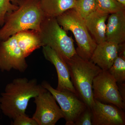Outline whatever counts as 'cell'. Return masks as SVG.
I'll list each match as a JSON object with an SVG mask.
<instances>
[{
  "label": "cell",
  "mask_w": 125,
  "mask_h": 125,
  "mask_svg": "<svg viewBox=\"0 0 125 125\" xmlns=\"http://www.w3.org/2000/svg\"><path fill=\"white\" fill-rule=\"evenodd\" d=\"M46 17L56 18L70 9H74L76 0H40Z\"/></svg>",
  "instance_id": "16"
},
{
  "label": "cell",
  "mask_w": 125,
  "mask_h": 125,
  "mask_svg": "<svg viewBox=\"0 0 125 125\" xmlns=\"http://www.w3.org/2000/svg\"><path fill=\"white\" fill-rule=\"evenodd\" d=\"M91 108L87 107L80 114L74 125H92Z\"/></svg>",
  "instance_id": "21"
},
{
  "label": "cell",
  "mask_w": 125,
  "mask_h": 125,
  "mask_svg": "<svg viewBox=\"0 0 125 125\" xmlns=\"http://www.w3.org/2000/svg\"><path fill=\"white\" fill-rule=\"evenodd\" d=\"M46 90L36 79H14L7 84L0 97V108L6 116L14 120L25 114L30 100Z\"/></svg>",
  "instance_id": "1"
},
{
  "label": "cell",
  "mask_w": 125,
  "mask_h": 125,
  "mask_svg": "<svg viewBox=\"0 0 125 125\" xmlns=\"http://www.w3.org/2000/svg\"><path fill=\"white\" fill-rule=\"evenodd\" d=\"M15 10L6 14L0 29V42L21 31L32 30L40 31L46 18L40 0H21Z\"/></svg>",
  "instance_id": "2"
},
{
  "label": "cell",
  "mask_w": 125,
  "mask_h": 125,
  "mask_svg": "<svg viewBox=\"0 0 125 125\" xmlns=\"http://www.w3.org/2000/svg\"><path fill=\"white\" fill-rule=\"evenodd\" d=\"M118 90L124 104H125V82L117 83Z\"/></svg>",
  "instance_id": "23"
},
{
  "label": "cell",
  "mask_w": 125,
  "mask_h": 125,
  "mask_svg": "<svg viewBox=\"0 0 125 125\" xmlns=\"http://www.w3.org/2000/svg\"><path fill=\"white\" fill-rule=\"evenodd\" d=\"M119 45L105 41L97 44L90 60L103 70H108L118 56Z\"/></svg>",
  "instance_id": "12"
},
{
  "label": "cell",
  "mask_w": 125,
  "mask_h": 125,
  "mask_svg": "<svg viewBox=\"0 0 125 125\" xmlns=\"http://www.w3.org/2000/svg\"><path fill=\"white\" fill-rule=\"evenodd\" d=\"M42 85L51 93L60 107L66 121V125H74L78 117L87 107L85 103L76 94L70 92L60 91L44 81Z\"/></svg>",
  "instance_id": "7"
},
{
  "label": "cell",
  "mask_w": 125,
  "mask_h": 125,
  "mask_svg": "<svg viewBox=\"0 0 125 125\" xmlns=\"http://www.w3.org/2000/svg\"><path fill=\"white\" fill-rule=\"evenodd\" d=\"M117 83L125 81V58L118 56L111 67L108 70Z\"/></svg>",
  "instance_id": "17"
},
{
  "label": "cell",
  "mask_w": 125,
  "mask_h": 125,
  "mask_svg": "<svg viewBox=\"0 0 125 125\" xmlns=\"http://www.w3.org/2000/svg\"><path fill=\"white\" fill-rule=\"evenodd\" d=\"M117 1L125 6V0H116Z\"/></svg>",
  "instance_id": "24"
},
{
  "label": "cell",
  "mask_w": 125,
  "mask_h": 125,
  "mask_svg": "<svg viewBox=\"0 0 125 125\" xmlns=\"http://www.w3.org/2000/svg\"><path fill=\"white\" fill-rule=\"evenodd\" d=\"M43 46L51 47L66 62L76 54L73 40L58 23L56 18L46 17L40 31Z\"/></svg>",
  "instance_id": "5"
},
{
  "label": "cell",
  "mask_w": 125,
  "mask_h": 125,
  "mask_svg": "<svg viewBox=\"0 0 125 125\" xmlns=\"http://www.w3.org/2000/svg\"><path fill=\"white\" fill-rule=\"evenodd\" d=\"M66 62L77 95L87 107L92 108L94 103L93 81L103 70L92 61L83 59L76 54Z\"/></svg>",
  "instance_id": "3"
},
{
  "label": "cell",
  "mask_w": 125,
  "mask_h": 125,
  "mask_svg": "<svg viewBox=\"0 0 125 125\" xmlns=\"http://www.w3.org/2000/svg\"><path fill=\"white\" fill-rule=\"evenodd\" d=\"M109 14L96 10L85 18V24L89 32L97 44L106 41V21Z\"/></svg>",
  "instance_id": "14"
},
{
  "label": "cell",
  "mask_w": 125,
  "mask_h": 125,
  "mask_svg": "<svg viewBox=\"0 0 125 125\" xmlns=\"http://www.w3.org/2000/svg\"><path fill=\"white\" fill-rule=\"evenodd\" d=\"M11 125H38L33 118H30L26 114H21L13 120Z\"/></svg>",
  "instance_id": "22"
},
{
  "label": "cell",
  "mask_w": 125,
  "mask_h": 125,
  "mask_svg": "<svg viewBox=\"0 0 125 125\" xmlns=\"http://www.w3.org/2000/svg\"><path fill=\"white\" fill-rule=\"evenodd\" d=\"M25 57L18 46L15 35L0 42V70L23 72L28 67Z\"/></svg>",
  "instance_id": "9"
},
{
  "label": "cell",
  "mask_w": 125,
  "mask_h": 125,
  "mask_svg": "<svg viewBox=\"0 0 125 125\" xmlns=\"http://www.w3.org/2000/svg\"><path fill=\"white\" fill-rule=\"evenodd\" d=\"M42 52L46 60L50 62L55 67L58 76V85L56 89L60 91L67 90L77 94L71 80L66 62L48 46L42 47Z\"/></svg>",
  "instance_id": "11"
},
{
  "label": "cell",
  "mask_w": 125,
  "mask_h": 125,
  "mask_svg": "<svg viewBox=\"0 0 125 125\" xmlns=\"http://www.w3.org/2000/svg\"><path fill=\"white\" fill-rule=\"evenodd\" d=\"M106 25V41L119 44L125 41V10L111 14Z\"/></svg>",
  "instance_id": "13"
},
{
  "label": "cell",
  "mask_w": 125,
  "mask_h": 125,
  "mask_svg": "<svg viewBox=\"0 0 125 125\" xmlns=\"http://www.w3.org/2000/svg\"><path fill=\"white\" fill-rule=\"evenodd\" d=\"M74 9L85 20L88 16L97 10L96 0H76Z\"/></svg>",
  "instance_id": "19"
},
{
  "label": "cell",
  "mask_w": 125,
  "mask_h": 125,
  "mask_svg": "<svg viewBox=\"0 0 125 125\" xmlns=\"http://www.w3.org/2000/svg\"><path fill=\"white\" fill-rule=\"evenodd\" d=\"M97 10L108 14L125 10V6L116 0H96Z\"/></svg>",
  "instance_id": "18"
},
{
  "label": "cell",
  "mask_w": 125,
  "mask_h": 125,
  "mask_svg": "<svg viewBox=\"0 0 125 125\" xmlns=\"http://www.w3.org/2000/svg\"><path fill=\"white\" fill-rule=\"evenodd\" d=\"M21 0H0V27L4 23L6 14L15 10Z\"/></svg>",
  "instance_id": "20"
},
{
  "label": "cell",
  "mask_w": 125,
  "mask_h": 125,
  "mask_svg": "<svg viewBox=\"0 0 125 125\" xmlns=\"http://www.w3.org/2000/svg\"><path fill=\"white\" fill-rule=\"evenodd\" d=\"M92 125H125L123 109L114 105L104 103L94 99L91 108Z\"/></svg>",
  "instance_id": "10"
},
{
  "label": "cell",
  "mask_w": 125,
  "mask_h": 125,
  "mask_svg": "<svg viewBox=\"0 0 125 125\" xmlns=\"http://www.w3.org/2000/svg\"><path fill=\"white\" fill-rule=\"evenodd\" d=\"M56 19L65 31H71L73 34L78 45L76 54L83 59L90 60L97 44L90 35L84 20L74 9L65 11Z\"/></svg>",
  "instance_id": "4"
},
{
  "label": "cell",
  "mask_w": 125,
  "mask_h": 125,
  "mask_svg": "<svg viewBox=\"0 0 125 125\" xmlns=\"http://www.w3.org/2000/svg\"><path fill=\"white\" fill-rule=\"evenodd\" d=\"M92 89L94 99L125 109V104L119 93L117 83L107 70H102L95 76Z\"/></svg>",
  "instance_id": "6"
},
{
  "label": "cell",
  "mask_w": 125,
  "mask_h": 125,
  "mask_svg": "<svg viewBox=\"0 0 125 125\" xmlns=\"http://www.w3.org/2000/svg\"><path fill=\"white\" fill-rule=\"evenodd\" d=\"M15 35L18 46L25 58L43 46L40 31L29 30L19 32Z\"/></svg>",
  "instance_id": "15"
},
{
  "label": "cell",
  "mask_w": 125,
  "mask_h": 125,
  "mask_svg": "<svg viewBox=\"0 0 125 125\" xmlns=\"http://www.w3.org/2000/svg\"><path fill=\"white\" fill-rule=\"evenodd\" d=\"M34 99L36 107L32 118L38 125H55L59 120L64 118L55 99L47 90Z\"/></svg>",
  "instance_id": "8"
}]
</instances>
